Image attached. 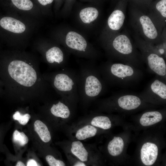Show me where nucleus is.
Instances as JSON below:
<instances>
[{
	"instance_id": "a878e982",
	"label": "nucleus",
	"mask_w": 166,
	"mask_h": 166,
	"mask_svg": "<svg viewBox=\"0 0 166 166\" xmlns=\"http://www.w3.org/2000/svg\"><path fill=\"white\" fill-rule=\"evenodd\" d=\"M13 118L14 120L18 121L21 124L25 125L28 122L30 116L28 113L22 115L19 111H17L13 115Z\"/></svg>"
},
{
	"instance_id": "6e6552de",
	"label": "nucleus",
	"mask_w": 166,
	"mask_h": 166,
	"mask_svg": "<svg viewBox=\"0 0 166 166\" xmlns=\"http://www.w3.org/2000/svg\"><path fill=\"white\" fill-rule=\"evenodd\" d=\"M128 1V0H119L116 8L109 17L108 24L112 31L118 33L123 26L125 18V10Z\"/></svg>"
},
{
	"instance_id": "f03ea898",
	"label": "nucleus",
	"mask_w": 166,
	"mask_h": 166,
	"mask_svg": "<svg viewBox=\"0 0 166 166\" xmlns=\"http://www.w3.org/2000/svg\"><path fill=\"white\" fill-rule=\"evenodd\" d=\"M132 6L131 22L136 34L151 45L162 42V32L146 11Z\"/></svg>"
},
{
	"instance_id": "b1692460",
	"label": "nucleus",
	"mask_w": 166,
	"mask_h": 166,
	"mask_svg": "<svg viewBox=\"0 0 166 166\" xmlns=\"http://www.w3.org/2000/svg\"><path fill=\"white\" fill-rule=\"evenodd\" d=\"M13 4L19 9L29 10L33 7L32 2L30 0H11Z\"/></svg>"
},
{
	"instance_id": "f8f14e48",
	"label": "nucleus",
	"mask_w": 166,
	"mask_h": 166,
	"mask_svg": "<svg viewBox=\"0 0 166 166\" xmlns=\"http://www.w3.org/2000/svg\"><path fill=\"white\" fill-rule=\"evenodd\" d=\"M0 25L3 29L15 33H21L26 29L25 26L23 23L10 17L2 18L0 20Z\"/></svg>"
},
{
	"instance_id": "ddd939ff",
	"label": "nucleus",
	"mask_w": 166,
	"mask_h": 166,
	"mask_svg": "<svg viewBox=\"0 0 166 166\" xmlns=\"http://www.w3.org/2000/svg\"><path fill=\"white\" fill-rule=\"evenodd\" d=\"M140 99L133 95H125L121 97L118 100L119 106L126 110H131L137 108L140 105Z\"/></svg>"
},
{
	"instance_id": "39448f33",
	"label": "nucleus",
	"mask_w": 166,
	"mask_h": 166,
	"mask_svg": "<svg viewBox=\"0 0 166 166\" xmlns=\"http://www.w3.org/2000/svg\"><path fill=\"white\" fill-rule=\"evenodd\" d=\"M8 72L11 77L23 86H33L37 79L34 69L26 62L18 60L12 61L8 66Z\"/></svg>"
},
{
	"instance_id": "423d86ee",
	"label": "nucleus",
	"mask_w": 166,
	"mask_h": 166,
	"mask_svg": "<svg viewBox=\"0 0 166 166\" xmlns=\"http://www.w3.org/2000/svg\"><path fill=\"white\" fill-rule=\"evenodd\" d=\"M112 50L118 56L123 58L133 57L135 50L132 41L125 33H117L112 42Z\"/></svg>"
},
{
	"instance_id": "6ab92c4d",
	"label": "nucleus",
	"mask_w": 166,
	"mask_h": 166,
	"mask_svg": "<svg viewBox=\"0 0 166 166\" xmlns=\"http://www.w3.org/2000/svg\"><path fill=\"white\" fill-rule=\"evenodd\" d=\"M98 14V11L96 8L93 7H89L81 10L80 16L84 23H89L96 19Z\"/></svg>"
},
{
	"instance_id": "bb28decb",
	"label": "nucleus",
	"mask_w": 166,
	"mask_h": 166,
	"mask_svg": "<svg viewBox=\"0 0 166 166\" xmlns=\"http://www.w3.org/2000/svg\"><path fill=\"white\" fill-rule=\"evenodd\" d=\"M46 161L50 166H65V164L62 161L56 159L53 156L48 155L45 157Z\"/></svg>"
},
{
	"instance_id": "dca6fc26",
	"label": "nucleus",
	"mask_w": 166,
	"mask_h": 166,
	"mask_svg": "<svg viewBox=\"0 0 166 166\" xmlns=\"http://www.w3.org/2000/svg\"><path fill=\"white\" fill-rule=\"evenodd\" d=\"M71 151L81 161L83 162L87 160L88 152L81 141H76L73 142L71 144Z\"/></svg>"
},
{
	"instance_id": "20e7f679",
	"label": "nucleus",
	"mask_w": 166,
	"mask_h": 166,
	"mask_svg": "<svg viewBox=\"0 0 166 166\" xmlns=\"http://www.w3.org/2000/svg\"><path fill=\"white\" fill-rule=\"evenodd\" d=\"M134 38L150 69L159 75L165 76L166 65L165 60L153 45L144 41L136 34Z\"/></svg>"
},
{
	"instance_id": "a211bd4d",
	"label": "nucleus",
	"mask_w": 166,
	"mask_h": 166,
	"mask_svg": "<svg viewBox=\"0 0 166 166\" xmlns=\"http://www.w3.org/2000/svg\"><path fill=\"white\" fill-rule=\"evenodd\" d=\"M34 129L40 137L44 142L49 141L51 136L49 131L46 125L40 120H36L34 124Z\"/></svg>"
},
{
	"instance_id": "c756f323",
	"label": "nucleus",
	"mask_w": 166,
	"mask_h": 166,
	"mask_svg": "<svg viewBox=\"0 0 166 166\" xmlns=\"http://www.w3.org/2000/svg\"><path fill=\"white\" fill-rule=\"evenodd\" d=\"M74 166H86L85 164L81 161H78L74 164Z\"/></svg>"
},
{
	"instance_id": "f257e3e1",
	"label": "nucleus",
	"mask_w": 166,
	"mask_h": 166,
	"mask_svg": "<svg viewBox=\"0 0 166 166\" xmlns=\"http://www.w3.org/2000/svg\"><path fill=\"white\" fill-rule=\"evenodd\" d=\"M78 71L79 96L86 101L100 95L104 89L98 67L93 61L79 62Z\"/></svg>"
},
{
	"instance_id": "aec40b11",
	"label": "nucleus",
	"mask_w": 166,
	"mask_h": 166,
	"mask_svg": "<svg viewBox=\"0 0 166 166\" xmlns=\"http://www.w3.org/2000/svg\"><path fill=\"white\" fill-rule=\"evenodd\" d=\"M97 132V129L93 126L87 125L80 128L77 131L76 137L78 140H84L94 136Z\"/></svg>"
},
{
	"instance_id": "1a4fd4ad",
	"label": "nucleus",
	"mask_w": 166,
	"mask_h": 166,
	"mask_svg": "<svg viewBox=\"0 0 166 166\" xmlns=\"http://www.w3.org/2000/svg\"><path fill=\"white\" fill-rule=\"evenodd\" d=\"M65 43L68 47L73 50L85 53L87 47V43L81 35L73 31H70L67 34Z\"/></svg>"
},
{
	"instance_id": "c85d7f7f",
	"label": "nucleus",
	"mask_w": 166,
	"mask_h": 166,
	"mask_svg": "<svg viewBox=\"0 0 166 166\" xmlns=\"http://www.w3.org/2000/svg\"><path fill=\"white\" fill-rule=\"evenodd\" d=\"M27 166H39L36 162L34 160L31 159L28 160L27 163Z\"/></svg>"
},
{
	"instance_id": "2eb2a0df",
	"label": "nucleus",
	"mask_w": 166,
	"mask_h": 166,
	"mask_svg": "<svg viewBox=\"0 0 166 166\" xmlns=\"http://www.w3.org/2000/svg\"><path fill=\"white\" fill-rule=\"evenodd\" d=\"M50 112L55 116L64 119L68 118L70 114L69 107L64 102L59 101L57 104L53 105Z\"/></svg>"
},
{
	"instance_id": "f3484780",
	"label": "nucleus",
	"mask_w": 166,
	"mask_h": 166,
	"mask_svg": "<svg viewBox=\"0 0 166 166\" xmlns=\"http://www.w3.org/2000/svg\"><path fill=\"white\" fill-rule=\"evenodd\" d=\"M124 147L123 139L120 137L114 136L108 145V149L109 154L113 156H117L122 152Z\"/></svg>"
},
{
	"instance_id": "7ed1b4c3",
	"label": "nucleus",
	"mask_w": 166,
	"mask_h": 166,
	"mask_svg": "<svg viewBox=\"0 0 166 166\" xmlns=\"http://www.w3.org/2000/svg\"><path fill=\"white\" fill-rule=\"evenodd\" d=\"M78 71L63 68L52 77L53 85L66 101H74L79 97Z\"/></svg>"
},
{
	"instance_id": "4be33fe9",
	"label": "nucleus",
	"mask_w": 166,
	"mask_h": 166,
	"mask_svg": "<svg viewBox=\"0 0 166 166\" xmlns=\"http://www.w3.org/2000/svg\"><path fill=\"white\" fill-rule=\"evenodd\" d=\"M91 124L93 126L107 129L111 127V122L107 117L98 116L94 117L91 121Z\"/></svg>"
},
{
	"instance_id": "7c9ffc66",
	"label": "nucleus",
	"mask_w": 166,
	"mask_h": 166,
	"mask_svg": "<svg viewBox=\"0 0 166 166\" xmlns=\"http://www.w3.org/2000/svg\"><path fill=\"white\" fill-rule=\"evenodd\" d=\"M16 166H25V164L22 162L19 161L18 162L16 165Z\"/></svg>"
},
{
	"instance_id": "9b49d317",
	"label": "nucleus",
	"mask_w": 166,
	"mask_h": 166,
	"mask_svg": "<svg viewBox=\"0 0 166 166\" xmlns=\"http://www.w3.org/2000/svg\"><path fill=\"white\" fill-rule=\"evenodd\" d=\"M46 60L51 64H56L62 68L66 67V61L62 51L58 47H53L45 53Z\"/></svg>"
},
{
	"instance_id": "2f4dec72",
	"label": "nucleus",
	"mask_w": 166,
	"mask_h": 166,
	"mask_svg": "<svg viewBox=\"0 0 166 166\" xmlns=\"http://www.w3.org/2000/svg\"><path fill=\"white\" fill-rule=\"evenodd\" d=\"M119 0H118V1H119Z\"/></svg>"
},
{
	"instance_id": "412c9836",
	"label": "nucleus",
	"mask_w": 166,
	"mask_h": 166,
	"mask_svg": "<svg viewBox=\"0 0 166 166\" xmlns=\"http://www.w3.org/2000/svg\"><path fill=\"white\" fill-rule=\"evenodd\" d=\"M150 89L154 93L166 99V85L165 84L158 80H156L151 84Z\"/></svg>"
},
{
	"instance_id": "4468645a",
	"label": "nucleus",
	"mask_w": 166,
	"mask_h": 166,
	"mask_svg": "<svg viewBox=\"0 0 166 166\" xmlns=\"http://www.w3.org/2000/svg\"><path fill=\"white\" fill-rule=\"evenodd\" d=\"M162 119L161 114L155 111L148 112L144 113L140 119V123L143 126H148L154 124Z\"/></svg>"
},
{
	"instance_id": "393cba45",
	"label": "nucleus",
	"mask_w": 166,
	"mask_h": 166,
	"mask_svg": "<svg viewBox=\"0 0 166 166\" xmlns=\"http://www.w3.org/2000/svg\"><path fill=\"white\" fill-rule=\"evenodd\" d=\"M153 0H128L132 6L141 9L146 10Z\"/></svg>"
},
{
	"instance_id": "cd10ccee",
	"label": "nucleus",
	"mask_w": 166,
	"mask_h": 166,
	"mask_svg": "<svg viewBox=\"0 0 166 166\" xmlns=\"http://www.w3.org/2000/svg\"><path fill=\"white\" fill-rule=\"evenodd\" d=\"M53 0H38V2L43 6H45L52 3Z\"/></svg>"
},
{
	"instance_id": "0eeeda50",
	"label": "nucleus",
	"mask_w": 166,
	"mask_h": 166,
	"mask_svg": "<svg viewBox=\"0 0 166 166\" xmlns=\"http://www.w3.org/2000/svg\"><path fill=\"white\" fill-rule=\"evenodd\" d=\"M162 32L166 20V0L152 2L146 10Z\"/></svg>"
},
{
	"instance_id": "9d476101",
	"label": "nucleus",
	"mask_w": 166,
	"mask_h": 166,
	"mask_svg": "<svg viewBox=\"0 0 166 166\" xmlns=\"http://www.w3.org/2000/svg\"><path fill=\"white\" fill-rule=\"evenodd\" d=\"M158 148L155 144L150 142L144 143L140 151V158L143 163L151 166L156 161L158 156Z\"/></svg>"
},
{
	"instance_id": "5701e85b",
	"label": "nucleus",
	"mask_w": 166,
	"mask_h": 166,
	"mask_svg": "<svg viewBox=\"0 0 166 166\" xmlns=\"http://www.w3.org/2000/svg\"><path fill=\"white\" fill-rule=\"evenodd\" d=\"M14 142L21 146H23L28 142L27 136L23 132H20L17 130L14 132L13 134Z\"/></svg>"
}]
</instances>
